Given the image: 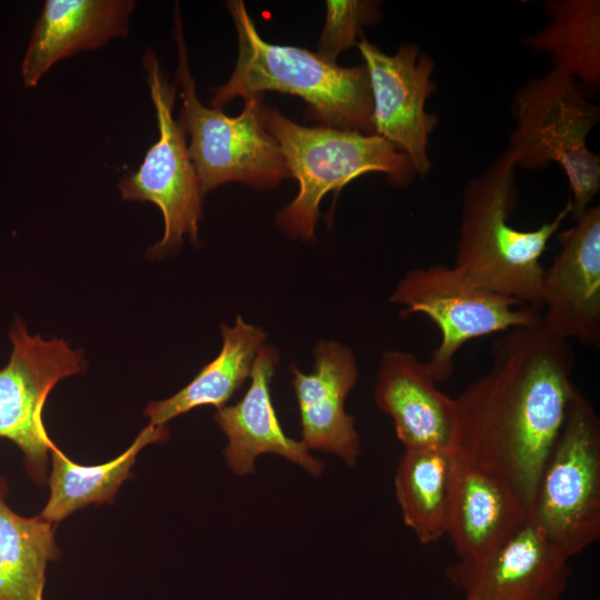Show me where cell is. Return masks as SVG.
<instances>
[{
	"label": "cell",
	"mask_w": 600,
	"mask_h": 600,
	"mask_svg": "<svg viewBox=\"0 0 600 600\" xmlns=\"http://www.w3.org/2000/svg\"><path fill=\"white\" fill-rule=\"evenodd\" d=\"M381 20V3L373 0H328L326 21L316 53L329 62L357 47L363 28Z\"/></svg>",
	"instance_id": "cb8c5ba5"
},
{
	"label": "cell",
	"mask_w": 600,
	"mask_h": 600,
	"mask_svg": "<svg viewBox=\"0 0 600 600\" xmlns=\"http://www.w3.org/2000/svg\"><path fill=\"white\" fill-rule=\"evenodd\" d=\"M574 363L570 341L541 322L517 327L493 342L490 369L453 398L452 451L507 483L527 513L564 422Z\"/></svg>",
	"instance_id": "6da1fadb"
},
{
	"label": "cell",
	"mask_w": 600,
	"mask_h": 600,
	"mask_svg": "<svg viewBox=\"0 0 600 600\" xmlns=\"http://www.w3.org/2000/svg\"><path fill=\"white\" fill-rule=\"evenodd\" d=\"M560 250L544 270L541 324L552 334L599 347L600 207H589L558 233Z\"/></svg>",
	"instance_id": "4fadbf2b"
},
{
	"label": "cell",
	"mask_w": 600,
	"mask_h": 600,
	"mask_svg": "<svg viewBox=\"0 0 600 600\" xmlns=\"http://www.w3.org/2000/svg\"><path fill=\"white\" fill-rule=\"evenodd\" d=\"M569 560L527 517L489 552L448 567L446 577L466 600H560Z\"/></svg>",
	"instance_id": "7c38bea8"
},
{
	"label": "cell",
	"mask_w": 600,
	"mask_h": 600,
	"mask_svg": "<svg viewBox=\"0 0 600 600\" xmlns=\"http://www.w3.org/2000/svg\"><path fill=\"white\" fill-rule=\"evenodd\" d=\"M510 110L514 127L507 150L518 168L560 166L570 188L572 217L578 218L600 189V157L587 144L600 108L573 78L550 69L516 90Z\"/></svg>",
	"instance_id": "5b68a950"
},
{
	"label": "cell",
	"mask_w": 600,
	"mask_h": 600,
	"mask_svg": "<svg viewBox=\"0 0 600 600\" xmlns=\"http://www.w3.org/2000/svg\"><path fill=\"white\" fill-rule=\"evenodd\" d=\"M528 518L569 558L600 537V420L577 387Z\"/></svg>",
	"instance_id": "52a82bcc"
},
{
	"label": "cell",
	"mask_w": 600,
	"mask_h": 600,
	"mask_svg": "<svg viewBox=\"0 0 600 600\" xmlns=\"http://www.w3.org/2000/svg\"><path fill=\"white\" fill-rule=\"evenodd\" d=\"M292 387L300 412L301 442L308 450H321L354 464L360 440L354 418L346 412L348 393L357 383L359 369L354 353L334 341H320L314 349L310 373L290 366Z\"/></svg>",
	"instance_id": "5bb4252c"
},
{
	"label": "cell",
	"mask_w": 600,
	"mask_h": 600,
	"mask_svg": "<svg viewBox=\"0 0 600 600\" xmlns=\"http://www.w3.org/2000/svg\"><path fill=\"white\" fill-rule=\"evenodd\" d=\"M226 6L237 32L238 57L227 82L213 91V108L274 91L301 98L307 117L322 127L373 134L372 96L363 63L341 67L304 48L270 43L258 32L242 0Z\"/></svg>",
	"instance_id": "7a4b0ae2"
},
{
	"label": "cell",
	"mask_w": 600,
	"mask_h": 600,
	"mask_svg": "<svg viewBox=\"0 0 600 600\" xmlns=\"http://www.w3.org/2000/svg\"><path fill=\"white\" fill-rule=\"evenodd\" d=\"M173 37L178 53L174 83L182 101L179 122L190 138L189 154L203 196L228 182L270 190L290 178L280 147L263 122L264 96L244 100L237 117L208 108L199 100L178 2Z\"/></svg>",
	"instance_id": "8992f818"
},
{
	"label": "cell",
	"mask_w": 600,
	"mask_h": 600,
	"mask_svg": "<svg viewBox=\"0 0 600 600\" xmlns=\"http://www.w3.org/2000/svg\"><path fill=\"white\" fill-rule=\"evenodd\" d=\"M136 6L133 0H46L21 63L23 84L33 88L61 59L127 36Z\"/></svg>",
	"instance_id": "e0dca14e"
},
{
	"label": "cell",
	"mask_w": 600,
	"mask_h": 600,
	"mask_svg": "<svg viewBox=\"0 0 600 600\" xmlns=\"http://www.w3.org/2000/svg\"><path fill=\"white\" fill-rule=\"evenodd\" d=\"M527 517L507 483L454 454L447 536L458 560L489 552Z\"/></svg>",
	"instance_id": "ac0fdd59"
},
{
	"label": "cell",
	"mask_w": 600,
	"mask_h": 600,
	"mask_svg": "<svg viewBox=\"0 0 600 600\" xmlns=\"http://www.w3.org/2000/svg\"><path fill=\"white\" fill-rule=\"evenodd\" d=\"M453 466L451 449L409 448L400 458L396 498L404 524L422 544L447 534Z\"/></svg>",
	"instance_id": "44dd1931"
},
{
	"label": "cell",
	"mask_w": 600,
	"mask_h": 600,
	"mask_svg": "<svg viewBox=\"0 0 600 600\" xmlns=\"http://www.w3.org/2000/svg\"><path fill=\"white\" fill-rule=\"evenodd\" d=\"M548 23L521 39L537 53L550 57L553 70L573 78L586 91L600 88V1L547 0Z\"/></svg>",
	"instance_id": "ffe728a7"
},
{
	"label": "cell",
	"mask_w": 600,
	"mask_h": 600,
	"mask_svg": "<svg viewBox=\"0 0 600 600\" xmlns=\"http://www.w3.org/2000/svg\"><path fill=\"white\" fill-rule=\"evenodd\" d=\"M167 438L166 426L149 423L121 454L96 466L73 462L54 446L50 451V496L39 516L46 521L57 523L91 503L111 502L120 486L130 477L141 449L150 443L163 442Z\"/></svg>",
	"instance_id": "7402d4cb"
},
{
	"label": "cell",
	"mask_w": 600,
	"mask_h": 600,
	"mask_svg": "<svg viewBox=\"0 0 600 600\" xmlns=\"http://www.w3.org/2000/svg\"><path fill=\"white\" fill-rule=\"evenodd\" d=\"M262 117L299 183L296 198L277 216L278 227L290 238L313 239L323 197L338 194L358 177L382 173L397 187L417 177L408 156L377 134L301 126L266 104Z\"/></svg>",
	"instance_id": "277c9868"
},
{
	"label": "cell",
	"mask_w": 600,
	"mask_h": 600,
	"mask_svg": "<svg viewBox=\"0 0 600 600\" xmlns=\"http://www.w3.org/2000/svg\"><path fill=\"white\" fill-rule=\"evenodd\" d=\"M7 490L0 477V600H43L47 566L59 557L53 523L14 512Z\"/></svg>",
	"instance_id": "603a6c76"
},
{
	"label": "cell",
	"mask_w": 600,
	"mask_h": 600,
	"mask_svg": "<svg viewBox=\"0 0 600 600\" xmlns=\"http://www.w3.org/2000/svg\"><path fill=\"white\" fill-rule=\"evenodd\" d=\"M146 81L156 109L159 138L147 151L137 171L119 182L123 200L147 201L162 213L164 232L149 249V256L163 257L178 249L184 236L198 242L203 193L189 154L186 133L173 117L178 87L163 74L157 53L148 48L142 57Z\"/></svg>",
	"instance_id": "9c48e42d"
},
{
	"label": "cell",
	"mask_w": 600,
	"mask_h": 600,
	"mask_svg": "<svg viewBox=\"0 0 600 600\" xmlns=\"http://www.w3.org/2000/svg\"><path fill=\"white\" fill-rule=\"evenodd\" d=\"M10 339L12 352L0 369V438L21 450L29 476L43 484L48 453L56 446L42 419L46 400L60 380L83 372L86 361L81 351L61 339L29 334L20 319Z\"/></svg>",
	"instance_id": "30bf717a"
},
{
	"label": "cell",
	"mask_w": 600,
	"mask_h": 600,
	"mask_svg": "<svg viewBox=\"0 0 600 600\" xmlns=\"http://www.w3.org/2000/svg\"><path fill=\"white\" fill-rule=\"evenodd\" d=\"M357 48L369 74L373 134L404 152L417 176H427L432 166L429 140L439 122L426 108L436 91L433 59L413 42H403L388 54L364 34Z\"/></svg>",
	"instance_id": "8fae6325"
},
{
	"label": "cell",
	"mask_w": 600,
	"mask_h": 600,
	"mask_svg": "<svg viewBox=\"0 0 600 600\" xmlns=\"http://www.w3.org/2000/svg\"><path fill=\"white\" fill-rule=\"evenodd\" d=\"M374 400L393 420L397 438L404 449L452 450L453 398L438 389L424 362L414 354L399 350L382 354Z\"/></svg>",
	"instance_id": "2e32d148"
},
{
	"label": "cell",
	"mask_w": 600,
	"mask_h": 600,
	"mask_svg": "<svg viewBox=\"0 0 600 600\" xmlns=\"http://www.w3.org/2000/svg\"><path fill=\"white\" fill-rule=\"evenodd\" d=\"M517 169L506 150L467 182L454 267L476 282L540 311L541 257L571 213L572 203L569 197L557 216L537 229L512 227L509 219L519 196Z\"/></svg>",
	"instance_id": "3957f363"
},
{
	"label": "cell",
	"mask_w": 600,
	"mask_h": 600,
	"mask_svg": "<svg viewBox=\"0 0 600 600\" xmlns=\"http://www.w3.org/2000/svg\"><path fill=\"white\" fill-rule=\"evenodd\" d=\"M222 347L218 356L170 398L150 402L144 416L153 426H166L171 419L202 406L217 409L250 377L257 352L264 344L266 332L247 323L241 316L233 326L221 324Z\"/></svg>",
	"instance_id": "d6986e66"
},
{
	"label": "cell",
	"mask_w": 600,
	"mask_h": 600,
	"mask_svg": "<svg viewBox=\"0 0 600 600\" xmlns=\"http://www.w3.org/2000/svg\"><path fill=\"white\" fill-rule=\"evenodd\" d=\"M390 301L403 306L402 316L421 313L438 327L440 342L424 362L437 383L452 376L454 357L469 340L541 322L539 310L476 282L454 266L408 271Z\"/></svg>",
	"instance_id": "ba28073f"
},
{
	"label": "cell",
	"mask_w": 600,
	"mask_h": 600,
	"mask_svg": "<svg viewBox=\"0 0 600 600\" xmlns=\"http://www.w3.org/2000/svg\"><path fill=\"white\" fill-rule=\"evenodd\" d=\"M278 361L276 348L263 344L254 358L251 383L242 399L217 409L214 420L228 439L223 454L231 471L239 476L253 472L256 459L264 453L283 457L319 476L323 464L301 441L284 433L273 408L270 381Z\"/></svg>",
	"instance_id": "9a60e30c"
}]
</instances>
